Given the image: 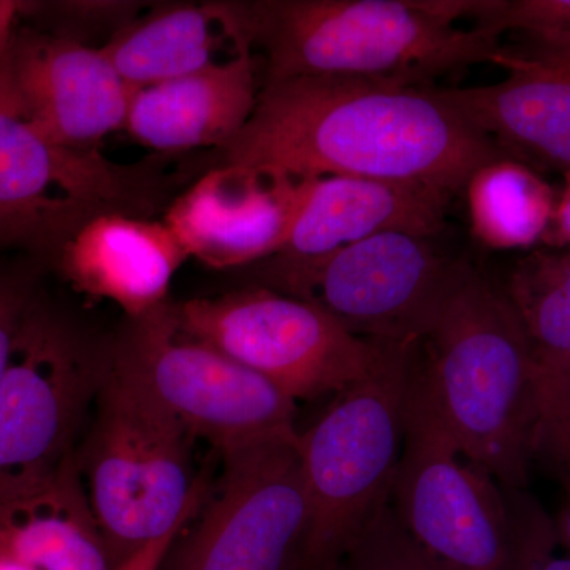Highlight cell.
Masks as SVG:
<instances>
[{"mask_svg": "<svg viewBox=\"0 0 570 570\" xmlns=\"http://www.w3.org/2000/svg\"><path fill=\"white\" fill-rule=\"evenodd\" d=\"M220 151V165L415 184L449 195L463 190L480 165L509 156L436 88L348 77L265 81L245 129Z\"/></svg>", "mask_w": 570, "mask_h": 570, "instance_id": "6da1fadb", "label": "cell"}, {"mask_svg": "<svg viewBox=\"0 0 570 570\" xmlns=\"http://www.w3.org/2000/svg\"><path fill=\"white\" fill-rule=\"evenodd\" d=\"M420 366L439 415L468 459L504 490H527L542 425L538 371L499 285L463 261Z\"/></svg>", "mask_w": 570, "mask_h": 570, "instance_id": "7a4b0ae2", "label": "cell"}, {"mask_svg": "<svg viewBox=\"0 0 570 570\" xmlns=\"http://www.w3.org/2000/svg\"><path fill=\"white\" fill-rule=\"evenodd\" d=\"M480 2L460 0H268L245 3L266 81L295 77L422 82L480 62L494 63L499 36L475 26Z\"/></svg>", "mask_w": 570, "mask_h": 570, "instance_id": "3957f363", "label": "cell"}, {"mask_svg": "<svg viewBox=\"0 0 570 570\" xmlns=\"http://www.w3.org/2000/svg\"><path fill=\"white\" fill-rule=\"evenodd\" d=\"M194 439L111 358L75 460L112 569L204 504L212 480L195 472Z\"/></svg>", "mask_w": 570, "mask_h": 570, "instance_id": "277c9868", "label": "cell"}, {"mask_svg": "<svg viewBox=\"0 0 570 570\" xmlns=\"http://www.w3.org/2000/svg\"><path fill=\"white\" fill-rule=\"evenodd\" d=\"M417 348L389 343L376 370L337 393L325 414L299 433L309 520L296 570H336L390 501Z\"/></svg>", "mask_w": 570, "mask_h": 570, "instance_id": "5b68a950", "label": "cell"}, {"mask_svg": "<svg viewBox=\"0 0 570 570\" xmlns=\"http://www.w3.org/2000/svg\"><path fill=\"white\" fill-rule=\"evenodd\" d=\"M390 505L409 539L439 570L512 568L508 494L487 469L464 455L442 422L419 348Z\"/></svg>", "mask_w": 570, "mask_h": 570, "instance_id": "8992f818", "label": "cell"}, {"mask_svg": "<svg viewBox=\"0 0 570 570\" xmlns=\"http://www.w3.org/2000/svg\"><path fill=\"white\" fill-rule=\"evenodd\" d=\"M111 358L220 455L299 438L296 401L249 367L186 335L174 303L129 318L112 343Z\"/></svg>", "mask_w": 570, "mask_h": 570, "instance_id": "52a82bcc", "label": "cell"}, {"mask_svg": "<svg viewBox=\"0 0 570 570\" xmlns=\"http://www.w3.org/2000/svg\"><path fill=\"white\" fill-rule=\"evenodd\" d=\"M111 347L33 303L0 381V501L39 489L75 456Z\"/></svg>", "mask_w": 570, "mask_h": 570, "instance_id": "ba28073f", "label": "cell"}, {"mask_svg": "<svg viewBox=\"0 0 570 570\" xmlns=\"http://www.w3.org/2000/svg\"><path fill=\"white\" fill-rule=\"evenodd\" d=\"M179 328L272 382L284 395L316 400L370 376L389 343L354 335L316 302L268 287L175 305Z\"/></svg>", "mask_w": 570, "mask_h": 570, "instance_id": "9c48e42d", "label": "cell"}, {"mask_svg": "<svg viewBox=\"0 0 570 570\" xmlns=\"http://www.w3.org/2000/svg\"><path fill=\"white\" fill-rule=\"evenodd\" d=\"M153 186L96 149L51 140L0 69V247L61 253L92 217L141 216Z\"/></svg>", "mask_w": 570, "mask_h": 570, "instance_id": "30bf717a", "label": "cell"}, {"mask_svg": "<svg viewBox=\"0 0 570 570\" xmlns=\"http://www.w3.org/2000/svg\"><path fill=\"white\" fill-rule=\"evenodd\" d=\"M298 439L262 442L223 455V474L171 543L160 570L295 566L309 520Z\"/></svg>", "mask_w": 570, "mask_h": 570, "instance_id": "8fae6325", "label": "cell"}, {"mask_svg": "<svg viewBox=\"0 0 570 570\" xmlns=\"http://www.w3.org/2000/svg\"><path fill=\"white\" fill-rule=\"evenodd\" d=\"M461 265L463 261L439 253L431 236L382 232L330 258L307 299L356 336L419 346Z\"/></svg>", "mask_w": 570, "mask_h": 570, "instance_id": "7c38bea8", "label": "cell"}, {"mask_svg": "<svg viewBox=\"0 0 570 570\" xmlns=\"http://www.w3.org/2000/svg\"><path fill=\"white\" fill-rule=\"evenodd\" d=\"M449 197L415 184L354 176L311 178L287 242L268 258V288L307 299L322 266L346 247L382 232L439 234Z\"/></svg>", "mask_w": 570, "mask_h": 570, "instance_id": "4fadbf2b", "label": "cell"}, {"mask_svg": "<svg viewBox=\"0 0 570 570\" xmlns=\"http://www.w3.org/2000/svg\"><path fill=\"white\" fill-rule=\"evenodd\" d=\"M309 179L268 165H219L176 198L164 223L212 268L268 261L287 242Z\"/></svg>", "mask_w": 570, "mask_h": 570, "instance_id": "5bb4252c", "label": "cell"}, {"mask_svg": "<svg viewBox=\"0 0 570 570\" xmlns=\"http://www.w3.org/2000/svg\"><path fill=\"white\" fill-rule=\"evenodd\" d=\"M2 73L37 126L69 148L126 129L134 89L104 51L63 37L14 31Z\"/></svg>", "mask_w": 570, "mask_h": 570, "instance_id": "9a60e30c", "label": "cell"}, {"mask_svg": "<svg viewBox=\"0 0 570 570\" xmlns=\"http://www.w3.org/2000/svg\"><path fill=\"white\" fill-rule=\"evenodd\" d=\"M59 254L78 291L110 299L127 318L167 303L171 279L189 257L167 224L126 213L92 217Z\"/></svg>", "mask_w": 570, "mask_h": 570, "instance_id": "2e32d148", "label": "cell"}, {"mask_svg": "<svg viewBox=\"0 0 570 570\" xmlns=\"http://www.w3.org/2000/svg\"><path fill=\"white\" fill-rule=\"evenodd\" d=\"M497 66L505 80L471 88L438 89L464 121L487 135L513 159L570 174V73L504 50Z\"/></svg>", "mask_w": 570, "mask_h": 570, "instance_id": "e0dca14e", "label": "cell"}, {"mask_svg": "<svg viewBox=\"0 0 570 570\" xmlns=\"http://www.w3.org/2000/svg\"><path fill=\"white\" fill-rule=\"evenodd\" d=\"M134 89L253 56L245 3H200L151 14L100 48Z\"/></svg>", "mask_w": 570, "mask_h": 570, "instance_id": "ac0fdd59", "label": "cell"}, {"mask_svg": "<svg viewBox=\"0 0 570 570\" xmlns=\"http://www.w3.org/2000/svg\"><path fill=\"white\" fill-rule=\"evenodd\" d=\"M253 56L134 92L126 129L157 151L219 146L245 129L258 99Z\"/></svg>", "mask_w": 570, "mask_h": 570, "instance_id": "d6986e66", "label": "cell"}, {"mask_svg": "<svg viewBox=\"0 0 570 570\" xmlns=\"http://www.w3.org/2000/svg\"><path fill=\"white\" fill-rule=\"evenodd\" d=\"M0 561L29 570H112L77 460L0 501Z\"/></svg>", "mask_w": 570, "mask_h": 570, "instance_id": "ffe728a7", "label": "cell"}, {"mask_svg": "<svg viewBox=\"0 0 570 570\" xmlns=\"http://www.w3.org/2000/svg\"><path fill=\"white\" fill-rule=\"evenodd\" d=\"M501 288L530 346L540 401L570 384V253L532 250Z\"/></svg>", "mask_w": 570, "mask_h": 570, "instance_id": "44dd1931", "label": "cell"}, {"mask_svg": "<svg viewBox=\"0 0 570 570\" xmlns=\"http://www.w3.org/2000/svg\"><path fill=\"white\" fill-rule=\"evenodd\" d=\"M469 225L490 250H527L546 242L557 194L520 159L504 156L480 165L466 186Z\"/></svg>", "mask_w": 570, "mask_h": 570, "instance_id": "7402d4cb", "label": "cell"}, {"mask_svg": "<svg viewBox=\"0 0 570 570\" xmlns=\"http://www.w3.org/2000/svg\"><path fill=\"white\" fill-rule=\"evenodd\" d=\"M474 18L479 28L498 36L520 32L527 50L512 52L521 58L570 71V0H487Z\"/></svg>", "mask_w": 570, "mask_h": 570, "instance_id": "603a6c76", "label": "cell"}, {"mask_svg": "<svg viewBox=\"0 0 570 570\" xmlns=\"http://www.w3.org/2000/svg\"><path fill=\"white\" fill-rule=\"evenodd\" d=\"M336 570H439L414 546L390 501L351 543Z\"/></svg>", "mask_w": 570, "mask_h": 570, "instance_id": "cb8c5ba5", "label": "cell"}, {"mask_svg": "<svg viewBox=\"0 0 570 570\" xmlns=\"http://www.w3.org/2000/svg\"><path fill=\"white\" fill-rule=\"evenodd\" d=\"M512 513L513 549L510 570H570L553 519L527 490H505Z\"/></svg>", "mask_w": 570, "mask_h": 570, "instance_id": "d4e9b609", "label": "cell"}, {"mask_svg": "<svg viewBox=\"0 0 570 570\" xmlns=\"http://www.w3.org/2000/svg\"><path fill=\"white\" fill-rule=\"evenodd\" d=\"M535 453H543L550 460L551 466L561 480L564 499L553 523L562 549L570 554V423L560 420L542 422Z\"/></svg>", "mask_w": 570, "mask_h": 570, "instance_id": "484cf974", "label": "cell"}, {"mask_svg": "<svg viewBox=\"0 0 570 570\" xmlns=\"http://www.w3.org/2000/svg\"><path fill=\"white\" fill-rule=\"evenodd\" d=\"M33 303L28 284L0 276V381L9 367L14 341Z\"/></svg>", "mask_w": 570, "mask_h": 570, "instance_id": "4316f807", "label": "cell"}, {"mask_svg": "<svg viewBox=\"0 0 570 570\" xmlns=\"http://www.w3.org/2000/svg\"><path fill=\"white\" fill-rule=\"evenodd\" d=\"M183 530V528H181ZM181 530L170 532L165 538L154 540L142 549L135 551L132 557L127 558L121 564L116 566L112 570H160L167 557L168 550H170L171 543L178 538Z\"/></svg>", "mask_w": 570, "mask_h": 570, "instance_id": "83f0119b", "label": "cell"}, {"mask_svg": "<svg viewBox=\"0 0 570 570\" xmlns=\"http://www.w3.org/2000/svg\"><path fill=\"white\" fill-rule=\"evenodd\" d=\"M551 245L561 246L562 250L570 253V174L564 175V186L557 195L553 220L546 242Z\"/></svg>", "mask_w": 570, "mask_h": 570, "instance_id": "f1b7e54d", "label": "cell"}, {"mask_svg": "<svg viewBox=\"0 0 570 570\" xmlns=\"http://www.w3.org/2000/svg\"><path fill=\"white\" fill-rule=\"evenodd\" d=\"M540 414L546 420H560L570 423V384L540 397Z\"/></svg>", "mask_w": 570, "mask_h": 570, "instance_id": "f546056e", "label": "cell"}, {"mask_svg": "<svg viewBox=\"0 0 570 570\" xmlns=\"http://www.w3.org/2000/svg\"><path fill=\"white\" fill-rule=\"evenodd\" d=\"M14 11H17L14 3L0 2V66H2L10 41L13 39Z\"/></svg>", "mask_w": 570, "mask_h": 570, "instance_id": "4dcf8cb0", "label": "cell"}, {"mask_svg": "<svg viewBox=\"0 0 570 570\" xmlns=\"http://www.w3.org/2000/svg\"><path fill=\"white\" fill-rule=\"evenodd\" d=\"M0 570H29V569L21 568V566L13 564V562L0 561Z\"/></svg>", "mask_w": 570, "mask_h": 570, "instance_id": "1f68e13d", "label": "cell"}, {"mask_svg": "<svg viewBox=\"0 0 570 570\" xmlns=\"http://www.w3.org/2000/svg\"><path fill=\"white\" fill-rule=\"evenodd\" d=\"M562 71H564V70H562ZM569 73H570V71H569Z\"/></svg>", "mask_w": 570, "mask_h": 570, "instance_id": "d6a6232c", "label": "cell"}]
</instances>
